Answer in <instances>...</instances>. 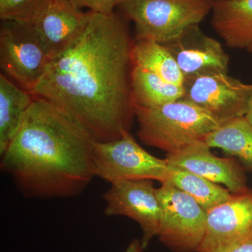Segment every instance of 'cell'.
I'll use <instances>...</instances> for the list:
<instances>
[{"label":"cell","instance_id":"6da1fadb","mask_svg":"<svg viewBox=\"0 0 252 252\" xmlns=\"http://www.w3.org/2000/svg\"><path fill=\"white\" fill-rule=\"evenodd\" d=\"M127 20L91 11L80 37L53 59L32 92L65 114L96 142L130 131L135 115L133 63Z\"/></svg>","mask_w":252,"mask_h":252},{"label":"cell","instance_id":"7a4b0ae2","mask_svg":"<svg viewBox=\"0 0 252 252\" xmlns=\"http://www.w3.org/2000/svg\"><path fill=\"white\" fill-rule=\"evenodd\" d=\"M22 126L1 154V168L26 196L66 198L94 178V140L45 99L35 97Z\"/></svg>","mask_w":252,"mask_h":252},{"label":"cell","instance_id":"3957f363","mask_svg":"<svg viewBox=\"0 0 252 252\" xmlns=\"http://www.w3.org/2000/svg\"><path fill=\"white\" fill-rule=\"evenodd\" d=\"M138 136L144 144L167 154L180 152L200 141L221 123L184 99L157 107L135 105Z\"/></svg>","mask_w":252,"mask_h":252},{"label":"cell","instance_id":"277c9868","mask_svg":"<svg viewBox=\"0 0 252 252\" xmlns=\"http://www.w3.org/2000/svg\"><path fill=\"white\" fill-rule=\"evenodd\" d=\"M214 0H122L119 14L135 25L136 40L165 44L212 11Z\"/></svg>","mask_w":252,"mask_h":252},{"label":"cell","instance_id":"5b68a950","mask_svg":"<svg viewBox=\"0 0 252 252\" xmlns=\"http://www.w3.org/2000/svg\"><path fill=\"white\" fill-rule=\"evenodd\" d=\"M93 165L95 177L111 185L122 181L149 180L162 184L169 177V164L147 152L130 131L109 142L94 141Z\"/></svg>","mask_w":252,"mask_h":252},{"label":"cell","instance_id":"8992f818","mask_svg":"<svg viewBox=\"0 0 252 252\" xmlns=\"http://www.w3.org/2000/svg\"><path fill=\"white\" fill-rule=\"evenodd\" d=\"M51 61L32 25L1 21L0 66L6 77L32 94Z\"/></svg>","mask_w":252,"mask_h":252},{"label":"cell","instance_id":"52a82bcc","mask_svg":"<svg viewBox=\"0 0 252 252\" xmlns=\"http://www.w3.org/2000/svg\"><path fill=\"white\" fill-rule=\"evenodd\" d=\"M157 193L162 207L160 241L176 252H196L206 231L207 212L170 182L161 184Z\"/></svg>","mask_w":252,"mask_h":252},{"label":"cell","instance_id":"ba28073f","mask_svg":"<svg viewBox=\"0 0 252 252\" xmlns=\"http://www.w3.org/2000/svg\"><path fill=\"white\" fill-rule=\"evenodd\" d=\"M183 98L211 114L220 123L245 117L252 96V84L214 72L185 78Z\"/></svg>","mask_w":252,"mask_h":252},{"label":"cell","instance_id":"9c48e42d","mask_svg":"<svg viewBox=\"0 0 252 252\" xmlns=\"http://www.w3.org/2000/svg\"><path fill=\"white\" fill-rule=\"evenodd\" d=\"M104 214L124 216L135 220L142 232V246L145 249L154 237L158 235L162 207L153 181H122L111 185L104 193Z\"/></svg>","mask_w":252,"mask_h":252},{"label":"cell","instance_id":"30bf717a","mask_svg":"<svg viewBox=\"0 0 252 252\" xmlns=\"http://www.w3.org/2000/svg\"><path fill=\"white\" fill-rule=\"evenodd\" d=\"M252 237V189L233 193L207 212L206 231L196 252H231Z\"/></svg>","mask_w":252,"mask_h":252},{"label":"cell","instance_id":"8fae6325","mask_svg":"<svg viewBox=\"0 0 252 252\" xmlns=\"http://www.w3.org/2000/svg\"><path fill=\"white\" fill-rule=\"evenodd\" d=\"M162 44L173 56L185 79L209 72H228L229 56L220 41L205 34L198 25L189 26Z\"/></svg>","mask_w":252,"mask_h":252},{"label":"cell","instance_id":"7c38bea8","mask_svg":"<svg viewBox=\"0 0 252 252\" xmlns=\"http://www.w3.org/2000/svg\"><path fill=\"white\" fill-rule=\"evenodd\" d=\"M90 16V11H83L69 0H51L45 12L32 25L51 61L80 37Z\"/></svg>","mask_w":252,"mask_h":252},{"label":"cell","instance_id":"4fadbf2b","mask_svg":"<svg viewBox=\"0 0 252 252\" xmlns=\"http://www.w3.org/2000/svg\"><path fill=\"white\" fill-rule=\"evenodd\" d=\"M205 141L195 142L175 154H167L169 165L185 169L212 182L223 185L232 193L247 190V177L234 158L214 155Z\"/></svg>","mask_w":252,"mask_h":252},{"label":"cell","instance_id":"5bb4252c","mask_svg":"<svg viewBox=\"0 0 252 252\" xmlns=\"http://www.w3.org/2000/svg\"><path fill=\"white\" fill-rule=\"evenodd\" d=\"M211 24L225 45L248 50L252 46V0H214Z\"/></svg>","mask_w":252,"mask_h":252},{"label":"cell","instance_id":"9a60e30c","mask_svg":"<svg viewBox=\"0 0 252 252\" xmlns=\"http://www.w3.org/2000/svg\"><path fill=\"white\" fill-rule=\"evenodd\" d=\"M34 98L31 93L0 74V155L14 140Z\"/></svg>","mask_w":252,"mask_h":252},{"label":"cell","instance_id":"2e32d148","mask_svg":"<svg viewBox=\"0 0 252 252\" xmlns=\"http://www.w3.org/2000/svg\"><path fill=\"white\" fill-rule=\"evenodd\" d=\"M210 148L222 149L252 170V125L245 117L222 122L205 140Z\"/></svg>","mask_w":252,"mask_h":252},{"label":"cell","instance_id":"e0dca14e","mask_svg":"<svg viewBox=\"0 0 252 252\" xmlns=\"http://www.w3.org/2000/svg\"><path fill=\"white\" fill-rule=\"evenodd\" d=\"M132 95L135 105L157 107L183 98V86L167 82L154 73L134 67Z\"/></svg>","mask_w":252,"mask_h":252},{"label":"cell","instance_id":"ac0fdd59","mask_svg":"<svg viewBox=\"0 0 252 252\" xmlns=\"http://www.w3.org/2000/svg\"><path fill=\"white\" fill-rule=\"evenodd\" d=\"M134 67L157 74L176 85H183L185 77L173 56L165 46L152 40H135L132 50Z\"/></svg>","mask_w":252,"mask_h":252},{"label":"cell","instance_id":"d6986e66","mask_svg":"<svg viewBox=\"0 0 252 252\" xmlns=\"http://www.w3.org/2000/svg\"><path fill=\"white\" fill-rule=\"evenodd\" d=\"M167 182L190 195L206 212L225 203L233 195L228 189L174 165H169Z\"/></svg>","mask_w":252,"mask_h":252},{"label":"cell","instance_id":"ffe728a7","mask_svg":"<svg viewBox=\"0 0 252 252\" xmlns=\"http://www.w3.org/2000/svg\"><path fill=\"white\" fill-rule=\"evenodd\" d=\"M51 1L0 0V19L34 25L45 12Z\"/></svg>","mask_w":252,"mask_h":252},{"label":"cell","instance_id":"44dd1931","mask_svg":"<svg viewBox=\"0 0 252 252\" xmlns=\"http://www.w3.org/2000/svg\"><path fill=\"white\" fill-rule=\"evenodd\" d=\"M80 9H87L97 14H110L115 12L122 0H69Z\"/></svg>","mask_w":252,"mask_h":252},{"label":"cell","instance_id":"7402d4cb","mask_svg":"<svg viewBox=\"0 0 252 252\" xmlns=\"http://www.w3.org/2000/svg\"><path fill=\"white\" fill-rule=\"evenodd\" d=\"M144 249L142 242L135 239L130 242L125 252H144Z\"/></svg>","mask_w":252,"mask_h":252},{"label":"cell","instance_id":"603a6c76","mask_svg":"<svg viewBox=\"0 0 252 252\" xmlns=\"http://www.w3.org/2000/svg\"><path fill=\"white\" fill-rule=\"evenodd\" d=\"M231 252H252V237L240 244Z\"/></svg>","mask_w":252,"mask_h":252},{"label":"cell","instance_id":"cb8c5ba5","mask_svg":"<svg viewBox=\"0 0 252 252\" xmlns=\"http://www.w3.org/2000/svg\"><path fill=\"white\" fill-rule=\"evenodd\" d=\"M245 117L252 125V96L251 99H250V103H249L248 111H247Z\"/></svg>","mask_w":252,"mask_h":252},{"label":"cell","instance_id":"d4e9b609","mask_svg":"<svg viewBox=\"0 0 252 252\" xmlns=\"http://www.w3.org/2000/svg\"><path fill=\"white\" fill-rule=\"evenodd\" d=\"M248 51H250V53H252V46L251 47L249 48Z\"/></svg>","mask_w":252,"mask_h":252}]
</instances>
